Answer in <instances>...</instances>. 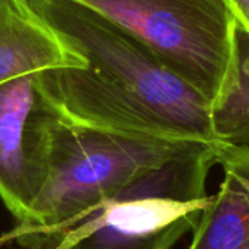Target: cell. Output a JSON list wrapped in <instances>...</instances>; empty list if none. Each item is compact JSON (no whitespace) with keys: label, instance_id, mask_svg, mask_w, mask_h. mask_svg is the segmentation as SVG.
<instances>
[{"label":"cell","instance_id":"6","mask_svg":"<svg viewBox=\"0 0 249 249\" xmlns=\"http://www.w3.org/2000/svg\"><path fill=\"white\" fill-rule=\"evenodd\" d=\"M86 66L82 51L53 28L29 0H0V83Z\"/></svg>","mask_w":249,"mask_h":249},{"label":"cell","instance_id":"8","mask_svg":"<svg viewBox=\"0 0 249 249\" xmlns=\"http://www.w3.org/2000/svg\"><path fill=\"white\" fill-rule=\"evenodd\" d=\"M210 123L217 142L249 147V36L239 26L233 74L210 102Z\"/></svg>","mask_w":249,"mask_h":249},{"label":"cell","instance_id":"5","mask_svg":"<svg viewBox=\"0 0 249 249\" xmlns=\"http://www.w3.org/2000/svg\"><path fill=\"white\" fill-rule=\"evenodd\" d=\"M61 118L39 73L0 83V198L16 222L29 214L45 184L53 130Z\"/></svg>","mask_w":249,"mask_h":249},{"label":"cell","instance_id":"3","mask_svg":"<svg viewBox=\"0 0 249 249\" xmlns=\"http://www.w3.org/2000/svg\"><path fill=\"white\" fill-rule=\"evenodd\" d=\"M219 146L200 143L142 175L51 249H172L212 204L206 185Z\"/></svg>","mask_w":249,"mask_h":249},{"label":"cell","instance_id":"4","mask_svg":"<svg viewBox=\"0 0 249 249\" xmlns=\"http://www.w3.org/2000/svg\"><path fill=\"white\" fill-rule=\"evenodd\" d=\"M123 28L214 101L229 85L238 22L225 0H71Z\"/></svg>","mask_w":249,"mask_h":249},{"label":"cell","instance_id":"9","mask_svg":"<svg viewBox=\"0 0 249 249\" xmlns=\"http://www.w3.org/2000/svg\"><path fill=\"white\" fill-rule=\"evenodd\" d=\"M236 18L238 26L249 36V0H225Z\"/></svg>","mask_w":249,"mask_h":249},{"label":"cell","instance_id":"1","mask_svg":"<svg viewBox=\"0 0 249 249\" xmlns=\"http://www.w3.org/2000/svg\"><path fill=\"white\" fill-rule=\"evenodd\" d=\"M29 1L88 60L86 67L39 73L64 118L136 137L220 143L212 130L210 101L142 41L76 1Z\"/></svg>","mask_w":249,"mask_h":249},{"label":"cell","instance_id":"2","mask_svg":"<svg viewBox=\"0 0 249 249\" xmlns=\"http://www.w3.org/2000/svg\"><path fill=\"white\" fill-rule=\"evenodd\" d=\"M197 144L120 134L63 117L53 130L45 184L29 214L0 235V245L51 249L127 185Z\"/></svg>","mask_w":249,"mask_h":249},{"label":"cell","instance_id":"7","mask_svg":"<svg viewBox=\"0 0 249 249\" xmlns=\"http://www.w3.org/2000/svg\"><path fill=\"white\" fill-rule=\"evenodd\" d=\"M222 182L188 249H249V147L220 143Z\"/></svg>","mask_w":249,"mask_h":249}]
</instances>
